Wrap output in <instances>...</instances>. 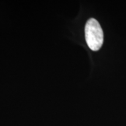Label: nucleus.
Instances as JSON below:
<instances>
[{"label":"nucleus","mask_w":126,"mask_h":126,"mask_svg":"<svg viewBox=\"0 0 126 126\" xmlns=\"http://www.w3.org/2000/svg\"><path fill=\"white\" fill-rule=\"evenodd\" d=\"M86 43L93 51H97L103 43V32L97 20L91 18L88 20L85 28Z\"/></svg>","instance_id":"f257e3e1"}]
</instances>
